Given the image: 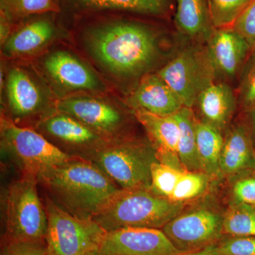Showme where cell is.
Returning <instances> with one entry per match:
<instances>
[{
    "label": "cell",
    "mask_w": 255,
    "mask_h": 255,
    "mask_svg": "<svg viewBox=\"0 0 255 255\" xmlns=\"http://www.w3.org/2000/svg\"><path fill=\"white\" fill-rule=\"evenodd\" d=\"M120 15L104 12L79 18L87 22L85 37L96 59L116 75L139 76L159 59L158 34L150 23Z\"/></svg>",
    "instance_id": "6da1fadb"
},
{
    "label": "cell",
    "mask_w": 255,
    "mask_h": 255,
    "mask_svg": "<svg viewBox=\"0 0 255 255\" xmlns=\"http://www.w3.org/2000/svg\"><path fill=\"white\" fill-rule=\"evenodd\" d=\"M36 179L57 205L84 219H93L122 189L91 161L80 157L46 169Z\"/></svg>",
    "instance_id": "7a4b0ae2"
},
{
    "label": "cell",
    "mask_w": 255,
    "mask_h": 255,
    "mask_svg": "<svg viewBox=\"0 0 255 255\" xmlns=\"http://www.w3.org/2000/svg\"><path fill=\"white\" fill-rule=\"evenodd\" d=\"M184 209L183 203L157 195L150 189H121L93 220L106 232L126 228L162 229Z\"/></svg>",
    "instance_id": "3957f363"
},
{
    "label": "cell",
    "mask_w": 255,
    "mask_h": 255,
    "mask_svg": "<svg viewBox=\"0 0 255 255\" xmlns=\"http://www.w3.org/2000/svg\"><path fill=\"white\" fill-rule=\"evenodd\" d=\"M120 189H150L151 169L158 162L152 142L114 138L87 157Z\"/></svg>",
    "instance_id": "277c9868"
},
{
    "label": "cell",
    "mask_w": 255,
    "mask_h": 255,
    "mask_svg": "<svg viewBox=\"0 0 255 255\" xmlns=\"http://www.w3.org/2000/svg\"><path fill=\"white\" fill-rule=\"evenodd\" d=\"M36 177L22 176L9 184L3 197L4 231L1 239L46 241L48 219Z\"/></svg>",
    "instance_id": "5b68a950"
},
{
    "label": "cell",
    "mask_w": 255,
    "mask_h": 255,
    "mask_svg": "<svg viewBox=\"0 0 255 255\" xmlns=\"http://www.w3.org/2000/svg\"><path fill=\"white\" fill-rule=\"evenodd\" d=\"M46 255H85L100 250L106 231L93 219L70 214L46 196Z\"/></svg>",
    "instance_id": "8992f818"
},
{
    "label": "cell",
    "mask_w": 255,
    "mask_h": 255,
    "mask_svg": "<svg viewBox=\"0 0 255 255\" xmlns=\"http://www.w3.org/2000/svg\"><path fill=\"white\" fill-rule=\"evenodd\" d=\"M1 145L14 156L22 174L35 177L75 157L60 150L33 129L18 127L5 117L1 119Z\"/></svg>",
    "instance_id": "52a82bcc"
},
{
    "label": "cell",
    "mask_w": 255,
    "mask_h": 255,
    "mask_svg": "<svg viewBox=\"0 0 255 255\" xmlns=\"http://www.w3.org/2000/svg\"><path fill=\"white\" fill-rule=\"evenodd\" d=\"M184 107L192 109L199 95L214 83L216 74L206 48L189 47L159 70Z\"/></svg>",
    "instance_id": "ba28073f"
},
{
    "label": "cell",
    "mask_w": 255,
    "mask_h": 255,
    "mask_svg": "<svg viewBox=\"0 0 255 255\" xmlns=\"http://www.w3.org/2000/svg\"><path fill=\"white\" fill-rule=\"evenodd\" d=\"M224 216L211 206H199L183 211L162 230L178 251L189 254L219 243Z\"/></svg>",
    "instance_id": "9c48e42d"
},
{
    "label": "cell",
    "mask_w": 255,
    "mask_h": 255,
    "mask_svg": "<svg viewBox=\"0 0 255 255\" xmlns=\"http://www.w3.org/2000/svg\"><path fill=\"white\" fill-rule=\"evenodd\" d=\"M100 251L105 255H184L157 228H126L107 232Z\"/></svg>",
    "instance_id": "30bf717a"
},
{
    "label": "cell",
    "mask_w": 255,
    "mask_h": 255,
    "mask_svg": "<svg viewBox=\"0 0 255 255\" xmlns=\"http://www.w3.org/2000/svg\"><path fill=\"white\" fill-rule=\"evenodd\" d=\"M61 14L68 11L75 18L104 12H118L163 18L173 9L176 0H58Z\"/></svg>",
    "instance_id": "8fae6325"
},
{
    "label": "cell",
    "mask_w": 255,
    "mask_h": 255,
    "mask_svg": "<svg viewBox=\"0 0 255 255\" xmlns=\"http://www.w3.org/2000/svg\"><path fill=\"white\" fill-rule=\"evenodd\" d=\"M206 53L216 78L233 80L246 61L252 48L233 27L216 29L207 41Z\"/></svg>",
    "instance_id": "7c38bea8"
},
{
    "label": "cell",
    "mask_w": 255,
    "mask_h": 255,
    "mask_svg": "<svg viewBox=\"0 0 255 255\" xmlns=\"http://www.w3.org/2000/svg\"><path fill=\"white\" fill-rule=\"evenodd\" d=\"M61 113L68 114L109 140L117 138V132L123 127V114L110 104L95 99H63L56 103Z\"/></svg>",
    "instance_id": "4fadbf2b"
},
{
    "label": "cell",
    "mask_w": 255,
    "mask_h": 255,
    "mask_svg": "<svg viewBox=\"0 0 255 255\" xmlns=\"http://www.w3.org/2000/svg\"><path fill=\"white\" fill-rule=\"evenodd\" d=\"M39 127L47 135L72 149V155L82 158L86 159L109 140L78 119L61 112L43 119Z\"/></svg>",
    "instance_id": "5bb4252c"
},
{
    "label": "cell",
    "mask_w": 255,
    "mask_h": 255,
    "mask_svg": "<svg viewBox=\"0 0 255 255\" xmlns=\"http://www.w3.org/2000/svg\"><path fill=\"white\" fill-rule=\"evenodd\" d=\"M133 114L150 137L159 162L184 170L178 157L179 130L174 115H155L142 110H133Z\"/></svg>",
    "instance_id": "9a60e30c"
},
{
    "label": "cell",
    "mask_w": 255,
    "mask_h": 255,
    "mask_svg": "<svg viewBox=\"0 0 255 255\" xmlns=\"http://www.w3.org/2000/svg\"><path fill=\"white\" fill-rule=\"evenodd\" d=\"M219 169L221 176L233 177L255 170L253 137L245 126L228 128L220 156Z\"/></svg>",
    "instance_id": "2e32d148"
},
{
    "label": "cell",
    "mask_w": 255,
    "mask_h": 255,
    "mask_svg": "<svg viewBox=\"0 0 255 255\" xmlns=\"http://www.w3.org/2000/svg\"><path fill=\"white\" fill-rule=\"evenodd\" d=\"M133 110L159 116H172L182 107L173 90L157 74L146 75L128 98Z\"/></svg>",
    "instance_id": "e0dca14e"
},
{
    "label": "cell",
    "mask_w": 255,
    "mask_h": 255,
    "mask_svg": "<svg viewBox=\"0 0 255 255\" xmlns=\"http://www.w3.org/2000/svg\"><path fill=\"white\" fill-rule=\"evenodd\" d=\"M204 122L222 132L228 130L237 106L233 90L227 83L210 85L198 97L196 105Z\"/></svg>",
    "instance_id": "ac0fdd59"
},
{
    "label": "cell",
    "mask_w": 255,
    "mask_h": 255,
    "mask_svg": "<svg viewBox=\"0 0 255 255\" xmlns=\"http://www.w3.org/2000/svg\"><path fill=\"white\" fill-rule=\"evenodd\" d=\"M45 68L55 81L68 88L95 91L101 83L86 65L65 51L52 53L45 60Z\"/></svg>",
    "instance_id": "d6986e66"
},
{
    "label": "cell",
    "mask_w": 255,
    "mask_h": 255,
    "mask_svg": "<svg viewBox=\"0 0 255 255\" xmlns=\"http://www.w3.org/2000/svg\"><path fill=\"white\" fill-rule=\"evenodd\" d=\"M52 14L36 15L23 20L19 29L5 43V52L9 55L26 54L46 44L56 31L54 21L50 17Z\"/></svg>",
    "instance_id": "ffe728a7"
},
{
    "label": "cell",
    "mask_w": 255,
    "mask_h": 255,
    "mask_svg": "<svg viewBox=\"0 0 255 255\" xmlns=\"http://www.w3.org/2000/svg\"><path fill=\"white\" fill-rule=\"evenodd\" d=\"M174 22L179 33L196 41L207 42L216 31L207 0H176Z\"/></svg>",
    "instance_id": "44dd1931"
},
{
    "label": "cell",
    "mask_w": 255,
    "mask_h": 255,
    "mask_svg": "<svg viewBox=\"0 0 255 255\" xmlns=\"http://www.w3.org/2000/svg\"><path fill=\"white\" fill-rule=\"evenodd\" d=\"M6 94L10 110L16 117H26L41 107V92L31 78L19 68L10 70L6 79Z\"/></svg>",
    "instance_id": "7402d4cb"
},
{
    "label": "cell",
    "mask_w": 255,
    "mask_h": 255,
    "mask_svg": "<svg viewBox=\"0 0 255 255\" xmlns=\"http://www.w3.org/2000/svg\"><path fill=\"white\" fill-rule=\"evenodd\" d=\"M196 133L201 172L210 177L221 176L219 160L224 142L222 132L196 119Z\"/></svg>",
    "instance_id": "603a6c76"
},
{
    "label": "cell",
    "mask_w": 255,
    "mask_h": 255,
    "mask_svg": "<svg viewBox=\"0 0 255 255\" xmlns=\"http://www.w3.org/2000/svg\"><path fill=\"white\" fill-rule=\"evenodd\" d=\"M179 135L178 141V157L184 170L201 172L196 145V118L192 109L182 107L174 114Z\"/></svg>",
    "instance_id": "cb8c5ba5"
},
{
    "label": "cell",
    "mask_w": 255,
    "mask_h": 255,
    "mask_svg": "<svg viewBox=\"0 0 255 255\" xmlns=\"http://www.w3.org/2000/svg\"><path fill=\"white\" fill-rule=\"evenodd\" d=\"M0 6L1 16L12 25L36 15L61 12L58 0H0Z\"/></svg>",
    "instance_id": "d4e9b609"
},
{
    "label": "cell",
    "mask_w": 255,
    "mask_h": 255,
    "mask_svg": "<svg viewBox=\"0 0 255 255\" xmlns=\"http://www.w3.org/2000/svg\"><path fill=\"white\" fill-rule=\"evenodd\" d=\"M223 233L230 236L255 237V208L231 204L225 213Z\"/></svg>",
    "instance_id": "484cf974"
},
{
    "label": "cell",
    "mask_w": 255,
    "mask_h": 255,
    "mask_svg": "<svg viewBox=\"0 0 255 255\" xmlns=\"http://www.w3.org/2000/svg\"><path fill=\"white\" fill-rule=\"evenodd\" d=\"M210 16L216 29L233 27L253 0H207Z\"/></svg>",
    "instance_id": "4316f807"
},
{
    "label": "cell",
    "mask_w": 255,
    "mask_h": 255,
    "mask_svg": "<svg viewBox=\"0 0 255 255\" xmlns=\"http://www.w3.org/2000/svg\"><path fill=\"white\" fill-rule=\"evenodd\" d=\"M209 178L201 172L183 171L169 199L184 204L199 197L207 189Z\"/></svg>",
    "instance_id": "83f0119b"
},
{
    "label": "cell",
    "mask_w": 255,
    "mask_h": 255,
    "mask_svg": "<svg viewBox=\"0 0 255 255\" xmlns=\"http://www.w3.org/2000/svg\"><path fill=\"white\" fill-rule=\"evenodd\" d=\"M183 171L159 161L155 162L151 169L150 190L157 195L170 199Z\"/></svg>",
    "instance_id": "f1b7e54d"
},
{
    "label": "cell",
    "mask_w": 255,
    "mask_h": 255,
    "mask_svg": "<svg viewBox=\"0 0 255 255\" xmlns=\"http://www.w3.org/2000/svg\"><path fill=\"white\" fill-rule=\"evenodd\" d=\"M238 100L246 112L255 107V48L251 50L241 71Z\"/></svg>",
    "instance_id": "f546056e"
},
{
    "label": "cell",
    "mask_w": 255,
    "mask_h": 255,
    "mask_svg": "<svg viewBox=\"0 0 255 255\" xmlns=\"http://www.w3.org/2000/svg\"><path fill=\"white\" fill-rule=\"evenodd\" d=\"M0 255H46V241L1 239Z\"/></svg>",
    "instance_id": "4dcf8cb0"
},
{
    "label": "cell",
    "mask_w": 255,
    "mask_h": 255,
    "mask_svg": "<svg viewBox=\"0 0 255 255\" xmlns=\"http://www.w3.org/2000/svg\"><path fill=\"white\" fill-rule=\"evenodd\" d=\"M231 204H244L255 207V175L238 177L231 189Z\"/></svg>",
    "instance_id": "1f68e13d"
},
{
    "label": "cell",
    "mask_w": 255,
    "mask_h": 255,
    "mask_svg": "<svg viewBox=\"0 0 255 255\" xmlns=\"http://www.w3.org/2000/svg\"><path fill=\"white\" fill-rule=\"evenodd\" d=\"M216 247L223 255H255V237L230 236Z\"/></svg>",
    "instance_id": "d6a6232c"
},
{
    "label": "cell",
    "mask_w": 255,
    "mask_h": 255,
    "mask_svg": "<svg viewBox=\"0 0 255 255\" xmlns=\"http://www.w3.org/2000/svg\"><path fill=\"white\" fill-rule=\"evenodd\" d=\"M233 29L249 43L252 50L255 48V0H253L233 26Z\"/></svg>",
    "instance_id": "836d02e7"
},
{
    "label": "cell",
    "mask_w": 255,
    "mask_h": 255,
    "mask_svg": "<svg viewBox=\"0 0 255 255\" xmlns=\"http://www.w3.org/2000/svg\"><path fill=\"white\" fill-rule=\"evenodd\" d=\"M184 255H223L218 250L216 244L207 247L201 251L194 252V253H189Z\"/></svg>",
    "instance_id": "e575fe53"
},
{
    "label": "cell",
    "mask_w": 255,
    "mask_h": 255,
    "mask_svg": "<svg viewBox=\"0 0 255 255\" xmlns=\"http://www.w3.org/2000/svg\"><path fill=\"white\" fill-rule=\"evenodd\" d=\"M249 114V130L251 131L252 135L253 137H255V107L251 112H248Z\"/></svg>",
    "instance_id": "d590c367"
},
{
    "label": "cell",
    "mask_w": 255,
    "mask_h": 255,
    "mask_svg": "<svg viewBox=\"0 0 255 255\" xmlns=\"http://www.w3.org/2000/svg\"><path fill=\"white\" fill-rule=\"evenodd\" d=\"M85 255H105L104 253H102V252L100 251V250H98V251H92L91 253H87V254Z\"/></svg>",
    "instance_id": "8d00e7d4"
},
{
    "label": "cell",
    "mask_w": 255,
    "mask_h": 255,
    "mask_svg": "<svg viewBox=\"0 0 255 255\" xmlns=\"http://www.w3.org/2000/svg\"></svg>",
    "instance_id": "74e56055"
}]
</instances>
